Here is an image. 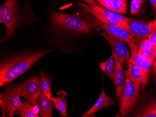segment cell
I'll list each match as a JSON object with an SVG mask.
<instances>
[{
    "instance_id": "obj_21",
    "label": "cell",
    "mask_w": 156,
    "mask_h": 117,
    "mask_svg": "<svg viewBox=\"0 0 156 117\" xmlns=\"http://www.w3.org/2000/svg\"><path fill=\"white\" fill-rule=\"evenodd\" d=\"M144 0H132L130 5V13L136 15L140 12Z\"/></svg>"
},
{
    "instance_id": "obj_23",
    "label": "cell",
    "mask_w": 156,
    "mask_h": 117,
    "mask_svg": "<svg viewBox=\"0 0 156 117\" xmlns=\"http://www.w3.org/2000/svg\"><path fill=\"white\" fill-rule=\"evenodd\" d=\"M137 116V117H156V112L153 109L151 103L144 108L142 113Z\"/></svg>"
},
{
    "instance_id": "obj_30",
    "label": "cell",
    "mask_w": 156,
    "mask_h": 117,
    "mask_svg": "<svg viewBox=\"0 0 156 117\" xmlns=\"http://www.w3.org/2000/svg\"><path fill=\"white\" fill-rule=\"evenodd\" d=\"M155 18H156V17H155Z\"/></svg>"
},
{
    "instance_id": "obj_1",
    "label": "cell",
    "mask_w": 156,
    "mask_h": 117,
    "mask_svg": "<svg viewBox=\"0 0 156 117\" xmlns=\"http://www.w3.org/2000/svg\"><path fill=\"white\" fill-rule=\"evenodd\" d=\"M36 20L30 0H6L0 6V23L6 28L1 44L11 39L17 29L30 27Z\"/></svg>"
},
{
    "instance_id": "obj_24",
    "label": "cell",
    "mask_w": 156,
    "mask_h": 117,
    "mask_svg": "<svg viewBox=\"0 0 156 117\" xmlns=\"http://www.w3.org/2000/svg\"><path fill=\"white\" fill-rule=\"evenodd\" d=\"M139 53L141 55H142L143 56L149 60L153 64L155 58V52H154L153 48H151V49L148 50L146 51L139 52Z\"/></svg>"
},
{
    "instance_id": "obj_27",
    "label": "cell",
    "mask_w": 156,
    "mask_h": 117,
    "mask_svg": "<svg viewBox=\"0 0 156 117\" xmlns=\"http://www.w3.org/2000/svg\"><path fill=\"white\" fill-rule=\"evenodd\" d=\"M80 1L85 2L88 5H99L95 0H79Z\"/></svg>"
},
{
    "instance_id": "obj_18",
    "label": "cell",
    "mask_w": 156,
    "mask_h": 117,
    "mask_svg": "<svg viewBox=\"0 0 156 117\" xmlns=\"http://www.w3.org/2000/svg\"><path fill=\"white\" fill-rule=\"evenodd\" d=\"M57 95V97L52 98V100L54 107L60 112L61 116H68L66 111L67 105L66 99V97L67 94L64 91H61L58 92Z\"/></svg>"
},
{
    "instance_id": "obj_4",
    "label": "cell",
    "mask_w": 156,
    "mask_h": 117,
    "mask_svg": "<svg viewBox=\"0 0 156 117\" xmlns=\"http://www.w3.org/2000/svg\"><path fill=\"white\" fill-rule=\"evenodd\" d=\"M82 7L101 22L107 25L119 26L127 30L126 22L128 17L103 7L100 5L82 4Z\"/></svg>"
},
{
    "instance_id": "obj_29",
    "label": "cell",
    "mask_w": 156,
    "mask_h": 117,
    "mask_svg": "<svg viewBox=\"0 0 156 117\" xmlns=\"http://www.w3.org/2000/svg\"><path fill=\"white\" fill-rule=\"evenodd\" d=\"M151 104H152L153 109H154L155 111L156 112V102H151Z\"/></svg>"
},
{
    "instance_id": "obj_17",
    "label": "cell",
    "mask_w": 156,
    "mask_h": 117,
    "mask_svg": "<svg viewBox=\"0 0 156 117\" xmlns=\"http://www.w3.org/2000/svg\"><path fill=\"white\" fill-rule=\"evenodd\" d=\"M99 65L102 72L108 77L114 83L116 71V60L114 54L112 52L109 58L106 62L99 64Z\"/></svg>"
},
{
    "instance_id": "obj_16",
    "label": "cell",
    "mask_w": 156,
    "mask_h": 117,
    "mask_svg": "<svg viewBox=\"0 0 156 117\" xmlns=\"http://www.w3.org/2000/svg\"><path fill=\"white\" fill-rule=\"evenodd\" d=\"M96 2L107 9L121 14L127 12V0H95Z\"/></svg>"
},
{
    "instance_id": "obj_9",
    "label": "cell",
    "mask_w": 156,
    "mask_h": 117,
    "mask_svg": "<svg viewBox=\"0 0 156 117\" xmlns=\"http://www.w3.org/2000/svg\"><path fill=\"white\" fill-rule=\"evenodd\" d=\"M127 44L130 49L131 57L139 66L142 73L143 80L141 86L144 89L148 85L149 83V76L152 64L139 53V47L137 43L131 42L127 43Z\"/></svg>"
},
{
    "instance_id": "obj_13",
    "label": "cell",
    "mask_w": 156,
    "mask_h": 117,
    "mask_svg": "<svg viewBox=\"0 0 156 117\" xmlns=\"http://www.w3.org/2000/svg\"><path fill=\"white\" fill-rule=\"evenodd\" d=\"M111 105H116V104L111 98L106 95L103 88L101 95L94 105L86 112L83 114L82 117H94V114L98 111L104 107Z\"/></svg>"
},
{
    "instance_id": "obj_19",
    "label": "cell",
    "mask_w": 156,
    "mask_h": 117,
    "mask_svg": "<svg viewBox=\"0 0 156 117\" xmlns=\"http://www.w3.org/2000/svg\"><path fill=\"white\" fill-rule=\"evenodd\" d=\"M26 101L22 103L20 107L15 112L16 114L22 117H39V115L35 112L34 105Z\"/></svg>"
},
{
    "instance_id": "obj_5",
    "label": "cell",
    "mask_w": 156,
    "mask_h": 117,
    "mask_svg": "<svg viewBox=\"0 0 156 117\" xmlns=\"http://www.w3.org/2000/svg\"><path fill=\"white\" fill-rule=\"evenodd\" d=\"M126 79L124 92L121 105L119 106L118 117H127L135 106L139 98V91L136 84L130 78L127 71L124 72Z\"/></svg>"
},
{
    "instance_id": "obj_20",
    "label": "cell",
    "mask_w": 156,
    "mask_h": 117,
    "mask_svg": "<svg viewBox=\"0 0 156 117\" xmlns=\"http://www.w3.org/2000/svg\"><path fill=\"white\" fill-rule=\"evenodd\" d=\"M53 78L51 77L48 76V75L45 74L43 71L41 72L40 76V84L41 89L43 92L46 95L47 97L52 100L53 97L51 95V86L52 83V79Z\"/></svg>"
},
{
    "instance_id": "obj_3",
    "label": "cell",
    "mask_w": 156,
    "mask_h": 117,
    "mask_svg": "<svg viewBox=\"0 0 156 117\" xmlns=\"http://www.w3.org/2000/svg\"><path fill=\"white\" fill-rule=\"evenodd\" d=\"M49 21L51 31L57 36L89 34L92 32L91 24L74 14L53 11L49 15Z\"/></svg>"
},
{
    "instance_id": "obj_7",
    "label": "cell",
    "mask_w": 156,
    "mask_h": 117,
    "mask_svg": "<svg viewBox=\"0 0 156 117\" xmlns=\"http://www.w3.org/2000/svg\"><path fill=\"white\" fill-rule=\"evenodd\" d=\"M126 25L127 31L137 41L138 44L140 45L143 40L148 38L151 33L152 20L128 17Z\"/></svg>"
},
{
    "instance_id": "obj_12",
    "label": "cell",
    "mask_w": 156,
    "mask_h": 117,
    "mask_svg": "<svg viewBox=\"0 0 156 117\" xmlns=\"http://www.w3.org/2000/svg\"><path fill=\"white\" fill-rule=\"evenodd\" d=\"M116 71L114 82L115 89V95L118 105L120 106L121 103L122 95L125 86V80L123 71V66L115 57Z\"/></svg>"
},
{
    "instance_id": "obj_6",
    "label": "cell",
    "mask_w": 156,
    "mask_h": 117,
    "mask_svg": "<svg viewBox=\"0 0 156 117\" xmlns=\"http://www.w3.org/2000/svg\"><path fill=\"white\" fill-rule=\"evenodd\" d=\"M20 97L16 87L11 84L1 93L0 106L2 111V117H13L22 104Z\"/></svg>"
},
{
    "instance_id": "obj_15",
    "label": "cell",
    "mask_w": 156,
    "mask_h": 117,
    "mask_svg": "<svg viewBox=\"0 0 156 117\" xmlns=\"http://www.w3.org/2000/svg\"><path fill=\"white\" fill-rule=\"evenodd\" d=\"M126 64L127 72L130 78L136 84L138 90L140 91L143 80V75L141 69L131 57L126 61Z\"/></svg>"
},
{
    "instance_id": "obj_11",
    "label": "cell",
    "mask_w": 156,
    "mask_h": 117,
    "mask_svg": "<svg viewBox=\"0 0 156 117\" xmlns=\"http://www.w3.org/2000/svg\"><path fill=\"white\" fill-rule=\"evenodd\" d=\"M101 23L102 24L101 28L106 33L110 34L119 40L123 41L127 44L129 43L134 42L138 44L137 41L131 34L122 27L114 25H107L102 22Z\"/></svg>"
},
{
    "instance_id": "obj_2",
    "label": "cell",
    "mask_w": 156,
    "mask_h": 117,
    "mask_svg": "<svg viewBox=\"0 0 156 117\" xmlns=\"http://www.w3.org/2000/svg\"><path fill=\"white\" fill-rule=\"evenodd\" d=\"M55 49L21 50L7 55L1 61L0 86L9 84L20 75L26 72L44 55Z\"/></svg>"
},
{
    "instance_id": "obj_31",
    "label": "cell",
    "mask_w": 156,
    "mask_h": 117,
    "mask_svg": "<svg viewBox=\"0 0 156 117\" xmlns=\"http://www.w3.org/2000/svg\"><path fill=\"white\" fill-rule=\"evenodd\" d=\"M52 1H55V0H52Z\"/></svg>"
},
{
    "instance_id": "obj_8",
    "label": "cell",
    "mask_w": 156,
    "mask_h": 117,
    "mask_svg": "<svg viewBox=\"0 0 156 117\" xmlns=\"http://www.w3.org/2000/svg\"><path fill=\"white\" fill-rule=\"evenodd\" d=\"M16 90L20 94L27 99L30 104L35 105L37 100L41 95V84L38 76H35L16 86Z\"/></svg>"
},
{
    "instance_id": "obj_10",
    "label": "cell",
    "mask_w": 156,
    "mask_h": 117,
    "mask_svg": "<svg viewBox=\"0 0 156 117\" xmlns=\"http://www.w3.org/2000/svg\"><path fill=\"white\" fill-rule=\"evenodd\" d=\"M103 36L108 41L111 47L112 52L114 54L115 57L119 60L120 63L123 66L124 63L130 57L129 52L125 43L119 40L104 31L102 33Z\"/></svg>"
},
{
    "instance_id": "obj_14",
    "label": "cell",
    "mask_w": 156,
    "mask_h": 117,
    "mask_svg": "<svg viewBox=\"0 0 156 117\" xmlns=\"http://www.w3.org/2000/svg\"><path fill=\"white\" fill-rule=\"evenodd\" d=\"M53 101L42 92L37 100L36 104L38 110V115L43 117H52Z\"/></svg>"
},
{
    "instance_id": "obj_25",
    "label": "cell",
    "mask_w": 156,
    "mask_h": 117,
    "mask_svg": "<svg viewBox=\"0 0 156 117\" xmlns=\"http://www.w3.org/2000/svg\"><path fill=\"white\" fill-rule=\"evenodd\" d=\"M151 48H153L152 43L149 39L147 38L143 40L140 44L139 46V52L146 51L148 50L151 49Z\"/></svg>"
},
{
    "instance_id": "obj_28",
    "label": "cell",
    "mask_w": 156,
    "mask_h": 117,
    "mask_svg": "<svg viewBox=\"0 0 156 117\" xmlns=\"http://www.w3.org/2000/svg\"><path fill=\"white\" fill-rule=\"evenodd\" d=\"M151 3L153 9L156 12V0H149Z\"/></svg>"
},
{
    "instance_id": "obj_22",
    "label": "cell",
    "mask_w": 156,
    "mask_h": 117,
    "mask_svg": "<svg viewBox=\"0 0 156 117\" xmlns=\"http://www.w3.org/2000/svg\"><path fill=\"white\" fill-rule=\"evenodd\" d=\"M148 39L151 42L156 56V18L152 20V30Z\"/></svg>"
},
{
    "instance_id": "obj_26",
    "label": "cell",
    "mask_w": 156,
    "mask_h": 117,
    "mask_svg": "<svg viewBox=\"0 0 156 117\" xmlns=\"http://www.w3.org/2000/svg\"><path fill=\"white\" fill-rule=\"evenodd\" d=\"M151 77L152 78L153 82L156 84V56L155 57V60L152 64V71L151 72Z\"/></svg>"
}]
</instances>
